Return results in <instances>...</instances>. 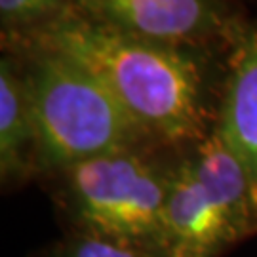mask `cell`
I'll list each match as a JSON object with an SVG mask.
<instances>
[{
	"label": "cell",
	"mask_w": 257,
	"mask_h": 257,
	"mask_svg": "<svg viewBox=\"0 0 257 257\" xmlns=\"http://www.w3.org/2000/svg\"><path fill=\"white\" fill-rule=\"evenodd\" d=\"M40 179L38 130L18 59H0V181L2 191H16Z\"/></svg>",
	"instance_id": "52a82bcc"
},
{
	"label": "cell",
	"mask_w": 257,
	"mask_h": 257,
	"mask_svg": "<svg viewBox=\"0 0 257 257\" xmlns=\"http://www.w3.org/2000/svg\"><path fill=\"white\" fill-rule=\"evenodd\" d=\"M8 48L21 67L37 122L38 181L92 156L158 145L86 67L33 44Z\"/></svg>",
	"instance_id": "3957f363"
},
{
	"label": "cell",
	"mask_w": 257,
	"mask_h": 257,
	"mask_svg": "<svg viewBox=\"0 0 257 257\" xmlns=\"http://www.w3.org/2000/svg\"><path fill=\"white\" fill-rule=\"evenodd\" d=\"M74 6V0H0L2 31L8 40L27 35Z\"/></svg>",
	"instance_id": "ba28073f"
},
{
	"label": "cell",
	"mask_w": 257,
	"mask_h": 257,
	"mask_svg": "<svg viewBox=\"0 0 257 257\" xmlns=\"http://www.w3.org/2000/svg\"><path fill=\"white\" fill-rule=\"evenodd\" d=\"M10 44H33L86 67L158 145L183 151L215 128L225 61L211 50L156 44L124 35L74 8Z\"/></svg>",
	"instance_id": "6da1fadb"
},
{
	"label": "cell",
	"mask_w": 257,
	"mask_h": 257,
	"mask_svg": "<svg viewBox=\"0 0 257 257\" xmlns=\"http://www.w3.org/2000/svg\"><path fill=\"white\" fill-rule=\"evenodd\" d=\"M257 236V202L217 130L177 155L160 257H225Z\"/></svg>",
	"instance_id": "277c9868"
},
{
	"label": "cell",
	"mask_w": 257,
	"mask_h": 257,
	"mask_svg": "<svg viewBox=\"0 0 257 257\" xmlns=\"http://www.w3.org/2000/svg\"><path fill=\"white\" fill-rule=\"evenodd\" d=\"M73 8L130 37L202 50L229 46L244 21L227 0H74Z\"/></svg>",
	"instance_id": "5b68a950"
},
{
	"label": "cell",
	"mask_w": 257,
	"mask_h": 257,
	"mask_svg": "<svg viewBox=\"0 0 257 257\" xmlns=\"http://www.w3.org/2000/svg\"><path fill=\"white\" fill-rule=\"evenodd\" d=\"M177 155L160 145L110 151L61 168L42 183L65 232L105 236L160 257Z\"/></svg>",
	"instance_id": "7a4b0ae2"
},
{
	"label": "cell",
	"mask_w": 257,
	"mask_h": 257,
	"mask_svg": "<svg viewBox=\"0 0 257 257\" xmlns=\"http://www.w3.org/2000/svg\"><path fill=\"white\" fill-rule=\"evenodd\" d=\"M215 130L248 177L257 202V23L242 21L225 48Z\"/></svg>",
	"instance_id": "8992f818"
},
{
	"label": "cell",
	"mask_w": 257,
	"mask_h": 257,
	"mask_svg": "<svg viewBox=\"0 0 257 257\" xmlns=\"http://www.w3.org/2000/svg\"><path fill=\"white\" fill-rule=\"evenodd\" d=\"M38 257H158L156 253L126 242L86 232H65L61 238L44 248Z\"/></svg>",
	"instance_id": "9c48e42d"
}]
</instances>
